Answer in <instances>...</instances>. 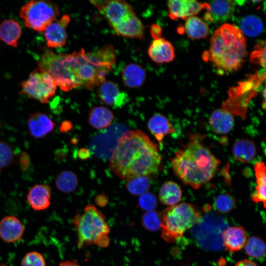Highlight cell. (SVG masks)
<instances>
[{
	"mask_svg": "<svg viewBox=\"0 0 266 266\" xmlns=\"http://www.w3.org/2000/svg\"><path fill=\"white\" fill-rule=\"evenodd\" d=\"M158 146L141 130L126 132L109 160L111 171L122 179L156 174L161 164Z\"/></svg>",
	"mask_w": 266,
	"mask_h": 266,
	"instance_id": "obj_1",
	"label": "cell"
},
{
	"mask_svg": "<svg viewBox=\"0 0 266 266\" xmlns=\"http://www.w3.org/2000/svg\"><path fill=\"white\" fill-rule=\"evenodd\" d=\"M200 135L192 136L185 147L171 160L175 174L185 184L197 189L215 175L220 161L201 143Z\"/></svg>",
	"mask_w": 266,
	"mask_h": 266,
	"instance_id": "obj_2",
	"label": "cell"
},
{
	"mask_svg": "<svg viewBox=\"0 0 266 266\" xmlns=\"http://www.w3.org/2000/svg\"><path fill=\"white\" fill-rule=\"evenodd\" d=\"M247 55L246 39L240 29L225 23L214 32L209 49L203 53L202 58L224 74L239 69Z\"/></svg>",
	"mask_w": 266,
	"mask_h": 266,
	"instance_id": "obj_3",
	"label": "cell"
},
{
	"mask_svg": "<svg viewBox=\"0 0 266 266\" xmlns=\"http://www.w3.org/2000/svg\"><path fill=\"white\" fill-rule=\"evenodd\" d=\"M79 65L77 52L56 54L43 50L37 61V68L46 72L57 87L65 92L80 87L78 78Z\"/></svg>",
	"mask_w": 266,
	"mask_h": 266,
	"instance_id": "obj_4",
	"label": "cell"
},
{
	"mask_svg": "<svg viewBox=\"0 0 266 266\" xmlns=\"http://www.w3.org/2000/svg\"><path fill=\"white\" fill-rule=\"evenodd\" d=\"M78 236L77 246L97 245L100 247L108 246L110 228L103 214L94 205H87L82 214H76L73 220Z\"/></svg>",
	"mask_w": 266,
	"mask_h": 266,
	"instance_id": "obj_5",
	"label": "cell"
},
{
	"mask_svg": "<svg viewBox=\"0 0 266 266\" xmlns=\"http://www.w3.org/2000/svg\"><path fill=\"white\" fill-rule=\"evenodd\" d=\"M160 214L162 236L168 242H174L181 237L187 230L202 219L194 206L186 202L169 206Z\"/></svg>",
	"mask_w": 266,
	"mask_h": 266,
	"instance_id": "obj_6",
	"label": "cell"
},
{
	"mask_svg": "<svg viewBox=\"0 0 266 266\" xmlns=\"http://www.w3.org/2000/svg\"><path fill=\"white\" fill-rule=\"evenodd\" d=\"M247 79L238 83L228 91L229 97L222 103V108L232 115L245 118L250 100L256 96L266 78L265 69L247 75Z\"/></svg>",
	"mask_w": 266,
	"mask_h": 266,
	"instance_id": "obj_7",
	"label": "cell"
},
{
	"mask_svg": "<svg viewBox=\"0 0 266 266\" xmlns=\"http://www.w3.org/2000/svg\"><path fill=\"white\" fill-rule=\"evenodd\" d=\"M60 10L58 5L50 0H33L24 5L19 16L27 28L41 32L56 20Z\"/></svg>",
	"mask_w": 266,
	"mask_h": 266,
	"instance_id": "obj_8",
	"label": "cell"
},
{
	"mask_svg": "<svg viewBox=\"0 0 266 266\" xmlns=\"http://www.w3.org/2000/svg\"><path fill=\"white\" fill-rule=\"evenodd\" d=\"M57 87L46 72L37 68L21 83L20 93L41 103H47L55 96Z\"/></svg>",
	"mask_w": 266,
	"mask_h": 266,
	"instance_id": "obj_9",
	"label": "cell"
},
{
	"mask_svg": "<svg viewBox=\"0 0 266 266\" xmlns=\"http://www.w3.org/2000/svg\"><path fill=\"white\" fill-rule=\"evenodd\" d=\"M114 28L134 13L132 6L123 0H91Z\"/></svg>",
	"mask_w": 266,
	"mask_h": 266,
	"instance_id": "obj_10",
	"label": "cell"
},
{
	"mask_svg": "<svg viewBox=\"0 0 266 266\" xmlns=\"http://www.w3.org/2000/svg\"><path fill=\"white\" fill-rule=\"evenodd\" d=\"M168 16L172 20H187L194 16L203 9H207V2L194 0H171L167 1Z\"/></svg>",
	"mask_w": 266,
	"mask_h": 266,
	"instance_id": "obj_11",
	"label": "cell"
},
{
	"mask_svg": "<svg viewBox=\"0 0 266 266\" xmlns=\"http://www.w3.org/2000/svg\"><path fill=\"white\" fill-rule=\"evenodd\" d=\"M70 20L68 15H64L60 20L52 22L46 28L44 36L48 47L56 48L66 44L67 37L66 29Z\"/></svg>",
	"mask_w": 266,
	"mask_h": 266,
	"instance_id": "obj_12",
	"label": "cell"
},
{
	"mask_svg": "<svg viewBox=\"0 0 266 266\" xmlns=\"http://www.w3.org/2000/svg\"><path fill=\"white\" fill-rule=\"evenodd\" d=\"M237 1L212 0L208 4L204 19L214 23L225 22L233 15Z\"/></svg>",
	"mask_w": 266,
	"mask_h": 266,
	"instance_id": "obj_13",
	"label": "cell"
},
{
	"mask_svg": "<svg viewBox=\"0 0 266 266\" xmlns=\"http://www.w3.org/2000/svg\"><path fill=\"white\" fill-rule=\"evenodd\" d=\"M27 126L31 135L34 138L39 139L51 133L55 127V124L47 114L35 112L29 116Z\"/></svg>",
	"mask_w": 266,
	"mask_h": 266,
	"instance_id": "obj_14",
	"label": "cell"
},
{
	"mask_svg": "<svg viewBox=\"0 0 266 266\" xmlns=\"http://www.w3.org/2000/svg\"><path fill=\"white\" fill-rule=\"evenodd\" d=\"M148 54L156 63H169L175 57V49L171 42L163 37L154 39L149 46Z\"/></svg>",
	"mask_w": 266,
	"mask_h": 266,
	"instance_id": "obj_15",
	"label": "cell"
},
{
	"mask_svg": "<svg viewBox=\"0 0 266 266\" xmlns=\"http://www.w3.org/2000/svg\"><path fill=\"white\" fill-rule=\"evenodd\" d=\"M100 100L107 105L120 107L124 104L126 95L120 92L118 86L111 81H105L99 86L97 91Z\"/></svg>",
	"mask_w": 266,
	"mask_h": 266,
	"instance_id": "obj_16",
	"label": "cell"
},
{
	"mask_svg": "<svg viewBox=\"0 0 266 266\" xmlns=\"http://www.w3.org/2000/svg\"><path fill=\"white\" fill-rule=\"evenodd\" d=\"M24 231L22 223L15 216H6L0 221V237L5 242L18 241L22 237Z\"/></svg>",
	"mask_w": 266,
	"mask_h": 266,
	"instance_id": "obj_17",
	"label": "cell"
},
{
	"mask_svg": "<svg viewBox=\"0 0 266 266\" xmlns=\"http://www.w3.org/2000/svg\"><path fill=\"white\" fill-rule=\"evenodd\" d=\"M51 188L46 184H36L29 190L27 200L35 210L47 208L50 204Z\"/></svg>",
	"mask_w": 266,
	"mask_h": 266,
	"instance_id": "obj_18",
	"label": "cell"
},
{
	"mask_svg": "<svg viewBox=\"0 0 266 266\" xmlns=\"http://www.w3.org/2000/svg\"><path fill=\"white\" fill-rule=\"evenodd\" d=\"M147 126L149 131L160 144L161 149L165 136L175 132L168 119L160 113H156L151 117L148 121Z\"/></svg>",
	"mask_w": 266,
	"mask_h": 266,
	"instance_id": "obj_19",
	"label": "cell"
},
{
	"mask_svg": "<svg viewBox=\"0 0 266 266\" xmlns=\"http://www.w3.org/2000/svg\"><path fill=\"white\" fill-rule=\"evenodd\" d=\"M113 29L119 36L139 39L144 37V27L135 13Z\"/></svg>",
	"mask_w": 266,
	"mask_h": 266,
	"instance_id": "obj_20",
	"label": "cell"
},
{
	"mask_svg": "<svg viewBox=\"0 0 266 266\" xmlns=\"http://www.w3.org/2000/svg\"><path fill=\"white\" fill-rule=\"evenodd\" d=\"M222 236L224 245L232 252L241 249L247 240L246 231L241 226L228 228L223 232Z\"/></svg>",
	"mask_w": 266,
	"mask_h": 266,
	"instance_id": "obj_21",
	"label": "cell"
},
{
	"mask_svg": "<svg viewBox=\"0 0 266 266\" xmlns=\"http://www.w3.org/2000/svg\"><path fill=\"white\" fill-rule=\"evenodd\" d=\"M234 123L233 115L223 108L214 111L209 119L212 129L215 133L220 134L229 133L233 129Z\"/></svg>",
	"mask_w": 266,
	"mask_h": 266,
	"instance_id": "obj_22",
	"label": "cell"
},
{
	"mask_svg": "<svg viewBox=\"0 0 266 266\" xmlns=\"http://www.w3.org/2000/svg\"><path fill=\"white\" fill-rule=\"evenodd\" d=\"M146 72L140 65L132 63L123 69L122 78L124 84L129 88H135L141 86L146 79Z\"/></svg>",
	"mask_w": 266,
	"mask_h": 266,
	"instance_id": "obj_23",
	"label": "cell"
},
{
	"mask_svg": "<svg viewBox=\"0 0 266 266\" xmlns=\"http://www.w3.org/2000/svg\"><path fill=\"white\" fill-rule=\"evenodd\" d=\"M21 32L20 24L14 19L5 20L0 24V39L12 47L17 46Z\"/></svg>",
	"mask_w": 266,
	"mask_h": 266,
	"instance_id": "obj_24",
	"label": "cell"
},
{
	"mask_svg": "<svg viewBox=\"0 0 266 266\" xmlns=\"http://www.w3.org/2000/svg\"><path fill=\"white\" fill-rule=\"evenodd\" d=\"M113 118V114L109 109L99 106L92 108L90 111L88 122L93 128L100 130L110 126Z\"/></svg>",
	"mask_w": 266,
	"mask_h": 266,
	"instance_id": "obj_25",
	"label": "cell"
},
{
	"mask_svg": "<svg viewBox=\"0 0 266 266\" xmlns=\"http://www.w3.org/2000/svg\"><path fill=\"white\" fill-rule=\"evenodd\" d=\"M257 187L255 192L251 196L252 200L256 203L263 202L264 207L266 205V165L263 162L257 163L254 166Z\"/></svg>",
	"mask_w": 266,
	"mask_h": 266,
	"instance_id": "obj_26",
	"label": "cell"
},
{
	"mask_svg": "<svg viewBox=\"0 0 266 266\" xmlns=\"http://www.w3.org/2000/svg\"><path fill=\"white\" fill-rule=\"evenodd\" d=\"M182 191L179 185L173 181L165 182L160 189L159 200L163 204L173 206L181 199Z\"/></svg>",
	"mask_w": 266,
	"mask_h": 266,
	"instance_id": "obj_27",
	"label": "cell"
},
{
	"mask_svg": "<svg viewBox=\"0 0 266 266\" xmlns=\"http://www.w3.org/2000/svg\"><path fill=\"white\" fill-rule=\"evenodd\" d=\"M184 31L189 38L200 39L208 36L209 27L201 19L194 16L186 20Z\"/></svg>",
	"mask_w": 266,
	"mask_h": 266,
	"instance_id": "obj_28",
	"label": "cell"
},
{
	"mask_svg": "<svg viewBox=\"0 0 266 266\" xmlns=\"http://www.w3.org/2000/svg\"><path fill=\"white\" fill-rule=\"evenodd\" d=\"M233 153L234 158L239 162L249 163L256 155V146L252 141L245 139H240L234 144Z\"/></svg>",
	"mask_w": 266,
	"mask_h": 266,
	"instance_id": "obj_29",
	"label": "cell"
},
{
	"mask_svg": "<svg viewBox=\"0 0 266 266\" xmlns=\"http://www.w3.org/2000/svg\"><path fill=\"white\" fill-rule=\"evenodd\" d=\"M78 179L77 175L70 170H63L60 172L55 179V186L61 192L70 193L77 188Z\"/></svg>",
	"mask_w": 266,
	"mask_h": 266,
	"instance_id": "obj_30",
	"label": "cell"
},
{
	"mask_svg": "<svg viewBox=\"0 0 266 266\" xmlns=\"http://www.w3.org/2000/svg\"><path fill=\"white\" fill-rule=\"evenodd\" d=\"M241 31L248 36L254 37L263 31V25L261 20L255 15L245 17L240 24Z\"/></svg>",
	"mask_w": 266,
	"mask_h": 266,
	"instance_id": "obj_31",
	"label": "cell"
},
{
	"mask_svg": "<svg viewBox=\"0 0 266 266\" xmlns=\"http://www.w3.org/2000/svg\"><path fill=\"white\" fill-rule=\"evenodd\" d=\"M17 153L12 145L0 140V172L16 161Z\"/></svg>",
	"mask_w": 266,
	"mask_h": 266,
	"instance_id": "obj_32",
	"label": "cell"
},
{
	"mask_svg": "<svg viewBox=\"0 0 266 266\" xmlns=\"http://www.w3.org/2000/svg\"><path fill=\"white\" fill-rule=\"evenodd\" d=\"M150 176H139L127 181L128 191L133 195H141L147 192L151 186Z\"/></svg>",
	"mask_w": 266,
	"mask_h": 266,
	"instance_id": "obj_33",
	"label": "cell"
},
{
	"mask_svg": "<svg viewBox=\"0 0 266 266\" xmlns=\"http://www.w3.org/2000/svg\"><path fill=\"white\" fill-rule=\"evenodd\" d=\"M244 247L246 254L251 257L261 258L265 255V243L259 237L252 236L249 237Z\"/></svg>",
	"mask_w": 266,
	"mask_h": 266,
	"instance_id": "obj_34",
	"label": "cell"
},
{
	"mask_svg": "<svg viewBox=\"0 0 266 266\" xmlns=\"http://www.w3.org/2000/svg\"><path fill=\"white\" fill-rule=\"evenodd\" d=\"M214 205L218 212L227 213L234 208L236 200L233 196L228 193L222 194L216 197Z\"/></svg>",
	"mask_w": 266,
	"mask_h": 266,
	"instance_id": "obj_35",
	"label": "cell"
},
{
	"mask_svg": "<svg viewBox=\"0 0 266 266\" xmlns=\"http://www.w3.org/2000/svg\"><path fill=\"white\" fill-rule=\"evenodd\" d=\"M141 223L147 230L156 231L161 227L160 214L155 210L146 211L142 217Z\"/></svg>",
	"mask_w": 266,
	"mask_h": 266,
	"instance_id": "obj_36",
	"label": "cell"
},
{
	"mask_svg": "<svg viewBox=\"0 0 266 266\" xmlns=\"http://www.w3.org/2000/svg\"><path fill=\"white\" fill-rule=\"evenodd\" d=\"M266 48V41L265 40H261L258 42L250 54V62L265 68Z\"/></svg>",
	"mask_w": 266,
	"mask_h": 266,
	"instance_id": "obj_37",
	"label": "cell"
},
{
	"mask_svg": "<svg viewBox=\"0 0 266 266\" xmlns=\"http://www.w3.org/2000/svg\"><path fill=\"white\" fill-rule=\"evenodd\" d=\"M22 266H45V260L42 255L37 252L27 253L22 260Z\"/></svg>",
	"mask_w": 266,
	"mask_h": 266,
	"instance_id": "obj_38",
	"label": "cell"
},
{
	"mask_svg": "<svg viewBox=\"0 0 266 266\" xmlns=\"http://www.w3.org/2000/svg\"><path fill=\"white\" fill-rule=\"evenodd\" d=\"M138 204L141 209L146 211L154 210L157 205V199L153 194L146 192L140 195Z\"/></svg>",
	"mask_w": 266,
	"mask_h": 266,
	"instance_id": "obj_39",
	"label": "cell"
},
{
	"mask_svg": "<svg viewBox=\"0 0 266 266\" xmlns=\"http://www.w3.org/2000/svg\"><path fill=\"white\" fill-rule=\"evenodd\" d=\"M18 165L22 171L28 170L31 165V158L27 152L23 151L18 158Z\"/></svg>",
	"mask_w": 266,
	"mask_h": 266,
	"instance_id": "obj_40",
	"label": "cell"
},
{
	"mask_svg": "<svg viewBox=\"0 0 266 266\" xmlns=\"http://www.w3.org/2000/svg\"><path fill=\"white\" fill-rule=\"evenodd\" d=\"M150 33L154 39L159 38L162 33V28L159 25L153 24L150 28Z\"/></svg>",
	"mask_w": 266,
	"mask_h": 266,
	"instance_id": "obj_41",
	"label": "cell"
},
{
	"mask_svg": "<svg viewBox=\"0 0 266 266\" xmlns=\"http://www.w3.org/2000/svg\"><path fill=\"white\" fill-rule=\"evenodd\" d=\"M90 152L89 149L86 148L80 149L77 152L78 158L81 160H86L90 156Z\"/></svg>",
	"mask_w": 266,
	"mask_h": 266,
	"instance_id": "obj_42",
	"label": "cell"
},
{
	"mask_svg": "<svg viewBox=\"0 0 266 266\" xmlns=\"http://www.w3.org/2000/svg\"><path fill=\"white\" fill-rule=\"evenodd\" d=\"M95 202L100 206H104L108 203V199L104 195H99L95 199Z\"/></svg>",
	"mask_w": 266,
	"mask_h": 266,
	"instance_id": "obj_43",
	"label": "cell"
},
{
	"mask_svg": "<svg viewBox=\"0 0 266 266\" xmlns=\"http://www.w3.org/2000/svg\"><path fill=\"white\" fill-rule=\"evenodd\" d=\"M72 128V124L69 121H63L60 127V131L63 133H66L69 131Z\"/></svg>",
	"mask_w": 266,
	"mask_h": 266,
	"instance_id": "obj_44",
	"label": "cell"
},
{
	"mask_svg": "<svg viewBox=\"0 0 266 266\" xmlns=\"http://www.w3.org/2000/svg\"><path fill=\"white\" fill-rule=\"evenodd\" d=\"M234 266H258L253 261L248 259H244L238 262Z\"/></svg>",
	"mask_w": 266,
	"mask_h": 266,
	"instance_id": "obj_45",
	"label": "cell"
},
{
	"mask_svg": "<svg viewBox=\"0 0 266 266\" xmlns=\"http://www.w3.org/2000/svg\"><path fill=\"white\" fill-rule=\"evenodd\" d=\"M60 266H80L76 263L74 262L66 261L65 262H62L60 263Z\"/></svg>",
	"mask_w": 266,
	"mask_h": 266,
	"instance_id": "obj_46",
	"label": "cell"
},
{
	"mask_svg": "<svg viewBox=\"0 0 266 266\" xmlns=\"http://www.w3.org/2000/svg\"><path fill=\"white\" fill-rule=\"evenodd\" d=\"M1 121L0 120V131H1Z\"/></svg>",
	"mask_w": 266,
	"mask_h": 266,
	"instance_id": "obj_47",
	"label": "cell"
},
{
	"mask_svg": "<svg viewBox=\"0 0 266 266\" xmlns=\"http://www.w3.org/2000/svg\"></svg>",
	"mask_w": 266,
	"mask_h": 266,
	"instance_id": "obj_48",
	"label": "cell"
}]
</instances>
